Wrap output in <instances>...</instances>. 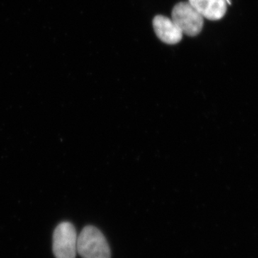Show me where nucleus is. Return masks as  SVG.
<instances>
[{
	"label": "nucleus",
	"instance_id": "20e7f679",
	"mask_svg": "<svg viewBox=\"0 0 258 258\" xmlns=\"http://www.w3.org/2000/svg\"><path fill=\"white\" fill-rule=\"evenodd\" d=\"M153 27L157 37L168 45L179 43L184 35L171 19L163 15H157L154 18Z\"/></svg>",
	"mask_w": 258,
	"mask_h": 258
},
{
	"label": "nucleus",
	"instance_id": "7ed1b4c3",
	"mask_svg": "<svg viewBox=\"0 0 258 258\" xmlns=\"http://www.w3.org/2000/svg\"><path fill=\"white\" fill-rule=\"evenodd\" d=\"M52 240V250L56 258H76L78 235L72 224L64 222L57 225Z\"/></svg>",
	"mask_w": 258,
	"mask_h": 258
},
{
	"label": "nucleus",
	"instance_id": "f03ea898",
	"mask_svg": "<svg viewBox=\"0 0 258 258\" xmlns=\"http://www.w3.org/2000/svg\"><path fill=\"white\" fill-rule=\"evenodd\" d=\"M171 20L183 34L194 37L199 35L203 28L204 18L189 3L176 4L171 13Z\"/></svg>",
	"mask_w": 258,
	"mask_h": 258
},
{
	"label": "nucleus",
	"instance_id": "39448f33",
	"mask_svg": "<svg viewBox=\"0 0 258 258\" xmlns=\"http://www.w3.org/2000/svg\"><path fill=\"white\" fill-rule=\"evenodd\" d=\"M188 3L204 18L212 21L221 20L227 13L226 0H189Z\"/></svg>",
	"mask_w": 258,
	"mask_h": 258
},
{
	"label": "nucleus",
	"instance_id": "f257e3e1",
	"mask_svg": "<svg viewBox=\"0 0 258 258\" xmlns=\"http://www.w3.org/2000/svg\"><path fill=\"white\" fill-rule=\"evenodd\" d=\"M77 252L83 258H111L105 236L94 226L85 227L78 236Z\"/></svg>",
	"mask_w": 258,
	"mask_h": 258
}]
</instances>
